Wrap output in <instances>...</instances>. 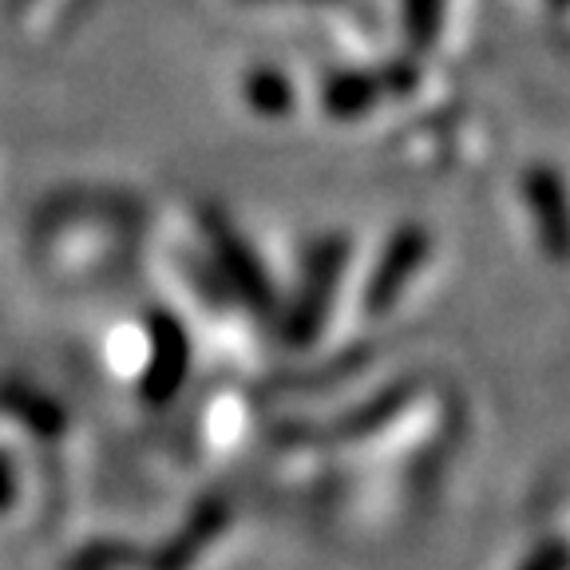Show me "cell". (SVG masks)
Here are the masks:
<instances>
[{
  "mask_svg": "<svg viewBox=\"0 0 570 570\" xmlns=\"http://www.w3.org/2000/svg\"><path fill=\"white\" fill-rule=\"evenodd\" d=\"M341 262H345V246L337 238H330L325 246H317L309 262V274H305V289L294 305V317H289V337L302 345L309 341L313 333L321 330V321H325V309H330V297H333V282L341 274Z\"/></svg>",
  "mask_w": 570,
  "mask_h": 570,
  "instance_id": "6da1fadb",
  "label": "cell"
},
{
  "mask_svg": "<svg viewBox=\"0 0 570 570\" xmlns=\"http://www.w3.org/2000/svg\"><path fill=\"white\" fill-rule=\"evenodd\" d=\"M424 254H428V234L424 230L412 226V230L396 234V238L389 242V249H384L381 266H376L373 285H368V305H373V309H389V305L396 302V294L404 289V282L420 269Z\"/></svg>",
  "mask_w": 570,
  "mask_h": 570,
  "instance_id": "7a4b0ae2",
  "label": "cell"
},
{
  "mask_svg": "<svg viewBox=\"0 0 570 570\" xmlns=\"http://www.w3.org/2000/svg\"><path fill=\"white\" fill-rule=\"evenodd\" d=\"M527 198H531L534 218L543 223V242L554 258H567L570 249V206H567V190L551 170H534L527 178Z\"/></svg>",
  "mask_w": 570,
  "mask_h": 570,
  "instance_id": "3957f363",
  "label": "cell"
},
{
  "mask_svg": "<svg viewBox=\"0 0 570 570\" xmlns=\"http://www.w3.org/2000/svg\"><path fill=\"white\" fill-rule=\"evenodd\" d=\"M246 91H249V104L262 107V111H282V107H289V83L269 76V71L249 76Z\"/></svg>",
  "mask_w": 570,
  "mask_h": 570,
  "instance_id": "277c9868",
  "label": "cell"
},
{
  "mask_svg": "<svg viewBox=\"0 0 570 570\" xmlns=\"http://www.w3.org/2000/svg\"><path fill=\"white\" fill-rule=\"evenodd\" d=\"M440 4L444 0H404V17H409V36L416 45H428L436 36Z\"/></svg>",
  "mask_w": 570,
  "mask_h": 570,
  "instance_id": "5b68a950",
  "label": "cell"
}]
</instances>
